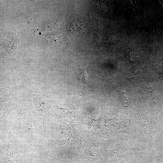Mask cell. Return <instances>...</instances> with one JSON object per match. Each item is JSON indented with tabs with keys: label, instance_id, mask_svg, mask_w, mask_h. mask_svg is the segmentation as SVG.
Returning <instances> with one entry per match:
<instances>
[{
	"label": "cell",
	"instance_id": "obj_1",
	"mask_svg": "<svg viewBox=\"0 0 163 163\" xmlns=\"http://www.w3.org/2000/svg\"><path fill=\"white\" fill-rule=\"evenodd\" d=\"M137 58L138 57L133 53H130L128 55V58L132 61H135Z\"/></svg>",
	"mask_w": 163,
	"mask_h": 163
}]
</instances>
